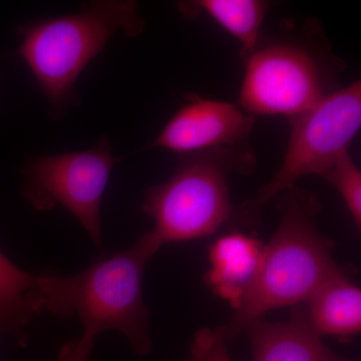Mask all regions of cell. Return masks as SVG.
Wrapping results in <instances>:
<instances>
[{"instance_id": "1", "label": "cell", "mask_w": 361, "mask_h": 361, "mask_svg": "<svg viewBox=\"0 0 361 361\" xmlns=\"http://www.w3.org/2000/svg\"><path fill=\"white\" fill-rule=\"evenodd\" d=\"M275 198L279 225L264 246L257 278L226 327L228 341L271 310L307 302L342 268L332 255L334 243L318 228L317 197L293 186Z\"/></svg>"}, {"instance_id": "2", "label": "cell", "mask_w": 361, "mask_h": 361, "mask_svg": "<svg viewBox=\"0 0 361 361\" xmlns=\"http://www.w3.org/2000/svg\"><path fill=\"white\" fill-rule=\"evenodd\" d=\"M160 248L147 232L132 248L97 259L75 276H37L42 311L59 317L77 315L87 336L116 330L135 353L146 355L153 342L142 278L149 259Z\"/></svg>"}, {"instance_id": "3", "label": "cell", "mask_w": 361, "mask_h": 361, "mask_svg": "<svg viewBox=\"0 0 361 361\" xmlns=\"http://www.w3.org/2000/svg\"><path fill=\"white\" fill-rule=\"evenodd\" d=\"M145 20L135 1H92L78 13L28 23L20 27L18 54L32 71L59 116L75 101V82L116 32L137 37Z\"/></svg>"}, {"instance_id": "4", "label": "cell", "mask_w": 361, "mask_h": 361, "mask_svg": "<svg viewBox=\"0 0 361 361\" xmlns=\"http://www.w3.org/2000/svg\"><path fill=\"white\" fill-rule=\"evenodd\" d=\"M255 167L248 144L185 155L170 179L147 191L142 210L154 220L149 236L161 247L211 236L232 221L243 222L228 180Z\"/></svg>"}, {"instance_id": "5", "label": "cell", "mask_w": 361, "mask_h": 361, "mask_svg": "<svg viewBox=\"0 0 361 361\" xmlns=\"http://www.w3.org/2000/svg\"><path fill=\"white\" fill-rule=\"evenodd\" d=\"M290 135L283 161L253 200L240 206L253 219L278 194L308 175L322 177L361 127V82L334 90L301 115L289 118Z\"/></svg>"}, {"instance_id": "6", "label": "cell", "mask_w": 361, "mask_h": 361, "mask_svg": "<svg viewBox=\"0 0 361 361\" xmlns=\"http://www.w3.org/2000/svg\"><path fill=\"white\" fill-rule=\"evenodd\" d=\"M118 161L108 139L85 151L33 158L25 169V198L39 211L65 207L101 247V204Z\"/></svg>"}, {"instance_id": "7", "label": "cell", "mask_w": 361, "mask_h": 361, "mask_svg": "<svg viewBox=\"0 0 361 361\" xmlns=\"http://www.w3.org/2000/svg\"><path fill=\"white\" fill-rule=\"evenodd\" d=\"M245 66L239 106L254 116H283L289 120L334 92L323 61L301 44L258 47Z\"/></svg>"}, {"instance_id": "8", "label": "cell", "mask_w": 361, "mask_h": 361, "mask_svg": "<svg viewBox=\"0 0 361 361\" xmlns=\"http://www.w3.org/2000/svg\"><path fill=\"white\" fill-rule=\"evenodd\" d=\"M255 116L239 106L216 99H195L176 111L149 148L190 155L247 144Z\"/></svg>"}, {"instance_id": "9", "label": "cell", "mask_w": 361, "mask_h": 361, "mask_svg": "<svg viewBox=\"0 0 361 361\" xmlns=\"http://www.w3.org/2000/svg\"><path fill=\"white\" fill-rule=\"evenodd\" d=\"M245 331L253 361H353L337 355L312 329L303 304L294 306L286 322L264 317L252 322Z\"/></svg>"}, {"instance_id": "10", "label": "cell", "mask_w": 361, "mask_h": 361, "mask_svg": "<svg viewBox=\"0 0 361 361\" xmlns=\"http://www.w3.org/2000/svg\"><path fill=\"white\" fill-rule=\"evenodd\" d=\"M263 252L264 245L253 235L240 231L223 235L210 247L207 284L236 310L257 278Z\"/></svg>"}, {"instance_id": "11", "label": "cell", "mask_w": 361, "mask_h": 361, "mask_svg": "<svg viewBox=\"0 0 361 361\" xmlns=\"http://www.w3.org/2000/svg\"><path fill=\"white\" fill-rule=\"evenodd\" d=\"M304 304L308 322L320 336L348 341L360 334L361 291L348 269L342 267Z\"/></svg>"}, {"instance_id": "12", "label": "cell", "mask_w": 361, "mask_h": 361, "mask_svg": "<svg viewBox=\"0 0 361 361\" xmlns=\"http://www.w3.org/2000/svg\"><path fill=\"white\" fill-rule=\"evenodd\" d=\"M269 4L262 0H195L180 2L188 18L206 16L215 21L241 45L244 63L257 49L261 26Z\"/></svg>"}, {"instance_id": "13", "label": "cell", "mask_w": 361, "mask_h": 361, "mask_svg": "<svg viewBox=\"0 0 361 361\" xmlns=\"http://www.w3.org/2000/svg\"><path fill=\"white\" fill-rule=\"evenodd\" d=\"M40 312L37 276L18 268L0 252V332L25 342L26 329Z\"/></svg>"}, {"instance_id": "14", "label": "cell", "mask_w": 361, "mask_h": 361, "mask_svg": "<svg viewBox=\"0 0 361 361\" xmlns=\"http://www.w3.org/2000/svg\"><path fill=\"white\" fill-rule=\"evenodd\" d=\"M341 194L353 222L360 230L361 227V173L355 161L344 151L330 169L322 176Z\"/></svg>"}, {"instance_id": "15", "label": "cell", "mask_w": 361, "mask_h": 361, "mask_svg": "<svg viewBox=\"0 0 361 361\" xmlns=\"http://www.w3.org/2000/svg\"><path fill=\"white\" fill-rule=\"evenodd\" d=\"M227 341L224 326L199 329L190 346L189 357L184 361H233Z\"/></svg>"}, {"instance_id": "16", "label": "cell", "mask_w": 361, "mask_h": 361, "mask_svg": "<svg viewBox=\"0 0 361 361\" xmlns=\"http://www.w3.org/2000/svg\"><path fill=\"white\" fill-rule=\"evenodd\" d=\"M96 337L82 334L80 338L68 342L59 351L58 361H89Z\"/></svg>"}]
</instances>
